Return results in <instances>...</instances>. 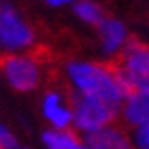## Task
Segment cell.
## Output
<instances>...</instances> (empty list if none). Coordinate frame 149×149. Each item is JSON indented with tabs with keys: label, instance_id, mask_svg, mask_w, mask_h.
Wrapping results in <instances>:
<instances>
[{
	"label": "cell",
	"instance_id": "6da1fadb",
	"mask_svg": "<svg viewBox=\"0 0 149 149\" xmlns=\"http://www.w3.org/2000/svg\"><path fill=\"white\" fill-rule=\"evenodd\" d=\"M68 73L74 86L87 96L104 102L111 109L118 113L120 102L124 96L116 86V80L113 77V71L98 64H87V62H71L68 65Z\"/></svg>",
	"mask_w": 149,
	"mask_h": 149
},
{
	"label": "cell",
	"instance_id": "7a4b0ae2",
	"mask_svg": "<svg viewBox=\"0 0 149 149\" xmlns=\"http://www.w3.org/2000/svg\"><path fill=\"white\" fill-rule=\"evenodd\" d=\"M71 106H73L74 125L87 133L106 127L116 115L115 109H111L109 106L93 98V96L84 95L82 91H74L71 95Z\"/></svg>",
	"mask_w": 149,
	"mask_h": 149
},
{
	"label": "cell",
	"instance_id": "3957f363",
	"mask_svg": "<svg viewBox=\"0 0 149 149\" xmlns=\"http://www.w3.org/2000/svg\"><path fill=\"white\" fill-rule=\"evenodd\" d=\"M31 42L33 31L17 9L9 4H0V46L4 49H22Z\"/></svg>",
	"mask_w": 149,
	"mask_h": 149
},
{
	"label": "cell",
	"instance_id": "277c9868",
	"mask_svg": "<svg viewBox=\"0 0 149 149\" xmlns=\"http://www.w3.org/2000/svg\"><path fill=\"white\" fill-rule=\"evenodd\" d=\"M120 69L138 91L149 89V47L136 38H129L124 49V60Z\"/></svg>",
	"mask_w": 149,
	"mask_h": 149
},
{
	"label": "cell",
	"instance_id": "5b68a950",
	"mask_svg": "<svg viewBox=\"0 0 149 149\" xmlns=\"http://www.w3.org/2000/svg\"><path fill=\"white\" fill-rule=\"evenodd\" d=\"M0 68L9 86L17 91H31L38 84V68L35 60L27 56H6Z\"/></svg>",
	"mask_w": 149,
	"mask_h": 149
},
{
	"label": "cell",
	"instance_id": "8992f818",
	"mask_svg": "<svg viewBox=\"0 0 149 149\" xmlns=\"http://www.w3.org/2000/svg\"><path fill=\"white\" fill-rule=\"evenodd\" d=\"M87 146L91 149H133L127 136L115 127H102L87 133Z\"/></svg>",
	"mask_w": 149,
	"mask_h": 149
},
{
	"label": "cell",
	"instance_id": "52a82bcc",
	"mask_svg": "<svg viewBox=\"0 0 149 149\" xmlns=\"http://www.w3.org/2000/svg\"><path fill=\"white\" fill-rule=\"evenodd\" d=\"M100 38H102V47L106 53H116L124 46L125 40V29L118 20L115 18H104L98 24Z\"/></svg>",
	"mask_w": 149,
	"mask_h": 149
},
{
	"label": "cell",
	"instance_id": "ba28073f",
	"mask_svg": "<svg viewBox=\"0 0 149 149\" xmlns=\"http://www.w3.org/2000/svg\"><path fill=\"white\" fill-rule=\"evenodd\" d=\"M124 116L129 124L138 127L149 122V89H140L131 96L124 107Z\"/></svg>",
	"mask_w": 149,
	"mask_h": 149
},
{
	"label": "cell",
	"instance_id": "9c48e42d",
	"mask_svg": "<svg viewBox=\"0 0 149 149\" xmlns=\"http://www.w3.org/2000/svg\"><path fill=\"white\" fill-rule=\"evenodd\" d=\"M44 142L49 149H78L80 144L71 131H46Z\"/></svg>",
	"mask_w": 149,
	"mask_h": 149
},
{
	"label": "cell",
	"instance_id": "30bf717a",
	"mask_svg": "<svg viewBox=\"0 0 149 149\" xmlns=\"http://www.w3.org/2000/svg\"><path fill=\"white\" fill-rule=\"evenodd\" d=\"M74 13L78 15V18H82L87 24H100L104 20L100 7L93 2H89V0H82V2L74 4Z\"/></svg>",
	"mask_w": 149,
	"mask_h": 149
},
{
	"label": "cell",
	"instance_id": "8fae6325",
	"mask_svg": "<svg viewBox=\"0 0 149 149\" xmlns=\"http://www.w3.org/2000/svg\"><path fill=\"white\" fill-rule=\"evenodd\" d=\"M51 122H53V125L55 127H58V129H64V127H68L69 125V122L73 120V113L69 109H64V107H58L53 115H51V118H49Z\"/></svg>",
	"mask_w": 149,
	"mask_h": 149
},
{
	"label": "cell",
	"instance_id": "7c38bea8",
	"mask_svg": "<svg viewBox=\"0 0 149 149\" xmlns=\"http://www.w3.org/2000/svg\"><path fill=\"white\" fill-rule=\"evenodd\" d=\"M60 107V98H58L56 93H49L46 98H44V115L47 118H51V115Z\"/></svg>",
	"mask_w": 149,
	"mask_h": 149
},
{
	"label": "cell",
	"instance_id": "4fadbf2b",
	"mask_svg": "<svg viewBox=\"0 0 149 149\" xmlns=\"http://www.w3.org/2000/svg\"><path fill=\"white\" fill-rule=\"evenodd\" d=\"M0 147L2 149H17V140L13 138V135L2 124H0Z\"/></svg>",
	"mask_w": 149,
	"mask_h": 149
},
{
	"label": "cell",
	"instance_id": "5bb4252c",
	"mask_svg": "<svg viewBox=\"0 0 149 149\" xmlns=\"http://www.w3.org/2000/svg\"><path fill=\"white\" fill-rule=\"evenodd\" d=\"M136 144L140 149H149V122L140 125L136 131Z\"/></svg>",
	"mask_w": 149,
	"mask_h": 149
},
{
	"label": "cell",
	"instance_id": "9a60e30c",
	"mask_svg": "<svg viewBox=\"0 0 149 149\" xmlns=\"http://www.w3.org/2000/svg\"><path fill=\"white\" fill-rule=\"evenodd\" d=\"M46 2H47L49 6H64V4L73 2V0H46Z\"/></svg>",
	"mask_w": 149,
	"mask_h": 149
},
{
	"label": "cell",
	"instance_id": "2e32d148",
	"mask_svg": "<svg viewBox=\"0 0 149 149\" xmlns=\"http://www.w3.org/2000/svg\"><path fill=\"white\" fill-rule=\"evenodd\" d=\"M78 149H91V147H84V146H80V147H78Z\"/></svg>",
	"mask_w": 149,
	"mask_h": 149
},
{
	"label": "cell",
	"instance_id": "e0dca14e",
	"mask_svg": "<svg viewBox=\"0 0 149 149\" xmlns=\"http://www.w3.org/2000/svg\"><path fill=\"white\" fill-rule=\"evenodd\" d=\"M0 149H2V147H0Z\"/></svg>",
	"mask_w": 149,
	"mask_h": 149
}]
</instances>
